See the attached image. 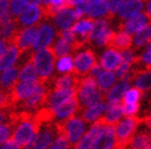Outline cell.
Listing matches in <instances>:
<instances>
[{"label": "cell", "instance_id": "cell-1", "mask_svg": "<svg viewBox=\"0 0 151 149\" xmlns=\"http://www.w3.org/2000/svg\"><path fill=\"white\" fill-rule=\"evenodd\" d=\"M41 121L33 115L24 114L15 123L12 138L24 148L28 144H35V139L40 128Z\"/></svg>", "mask_w": 151, "mask_h": 149}, {"label": "cell", "instance_id": "cell-2", "mask_svg": "<svg viewBox=\"0 0 151 149\" xmlns=\"http://www.w3.org/2000/svg\"><path fill=\"white\" fill-rule=\"evenodd\" d=\"M76 98L79 100L81 109L88 108L102 100L103 93L99 88L97 79L92 77L91 74H86V76L80 77L79 84L76 88Z\"/></svg>", "mask_w": 151, "mask_h": 149}, {"label": "cell", "instance_id": "cell-3", "mask_svg": "<svg viewBox=\"0 0 151 149\" xmlns=\"http://www.w3.org/2000/svg\"><path fill=\"white\" fill-rule=\"evenodd\" d=\"M32 59L36 66V70L38 72L40 79L49 81L53 76V72L55 70V62L58 59L52 47L36 50L32 55Z\"/></svg>", "mask_w": 151, "mask_h": 149}, {"label": "cell", "instance_id": "cell-4", "mask_svg": "<svg viewBox=\"0 0 151 149\" xmlns=\"http://www.w3.org/2000/svg\"><path fill=\"white\" fill-rule=\"evenodd\" d=\"M139 120L135 116H124L116 125L117 133V147L116 149H127L134 135L137 133Z\"/></svg>", "mask_w": 151, "mask_h": 149}, {"label": "cell", "instance_id": "cell-5", "mask_svg": "<svg viewBox=\"0 0 151 149\" xmlns=\"http://www.w3.org/2000/svg\"><path fill=\"white\" fill-rule=\"evenodd\" d=\"M59 123H60V130L64 132V135L69 139L71 145L76 144L87 131V125H86L87 122L84 120L82 116L75 115L70 117L69 120Z\"/></svg>", "mask_w": 151, "mask_h": 149}, {"label": "cell", "instance_id": "cell-6", "mask_svg": "<svg viewBox=\"0 0 151 149\" xmlns=\"http://www.w3.org/2000/svg\"><path fill=\"white\" fill-rule=\"evenodd\" d=\"M59 132H60L59 122L53 123L50 120L42 121L40 123V128H38V132H37L36 139H35L33 149H48Z\"/></svg>", "mask_w": 151, "mask_h": 149}, {"label": "cell", "instance_id": "cell-7", "mask_svg": "<svg viewBox=\"0 0 151 149\" xmlns=\"http://www.w3.org/2000/svg\"><path fill=\"white\" fill-rule=\"evenodd\" d=\"M116 147H117L116 125L106 123L102 121L92 149H116Z\"/></svg>", "mask_w": 151, "mask_h": 149}, {"label": "cell", "instance_id": "cell-8", "mask_svg": "<svg viewBox=\"0 0 151 149\" xmlns=\"http://www.w3.org/2000/svg\"><path fill=\"white\" fill-rule=\"evenodd\" d=\"M38 27H40V23L29 26V27L21 28L17 32V34L12 38V40L9 42V44H11V43L16 44V45L19 47V49L21 50V53L33 50L36 35H37V32H38Z\"/></svg>", "mask_w": 151, "mask_h": 149}, {"label": "cell", "instance_id": "cell-9", "mask_svg": "<svg viewBox=\"0 0 151 149\" xmlns=\"http://www.w3.org/2000/svg\"><path fill=\"white\" fill-rule=\"evenodd\" d=\"M96 64V55L91 49L81 50L74 56V72L79 77L86 76Z\"/></svg>", "mask_w": 151, "mask_h": 149}, {"label": "cell", "instance_id": "cell-10", "mask_svg": "<svg viewBox=\"0 0 151 149\" xmlns=\"http://www.w3.org/2000/svg\"><path fill=\"white\" fill-rule=\"evenodd\" d=\"M55 29L57 28L54 25H50L48 22H41L38 27V32H37V35H36L33 51L52 47L58 34Z\"/></svg>", "mask_w": 151, "mask_h": 149}, {"label": "cell", "instance_id": "cell-11", "mask_svg": "<svg viewBox=\"0 0 151 149\" xmlns=\"http://www.w3.org/2000/svg\"><path fill=\"white\" fill-rule=\"evenodd\" d=\"M80 109H81V106L79 104L78 98L74 96V98H70V99L65 100L64 103L59 104L57 108L52 110L53 118L57 120L58 122H64L66 120H69L70 117L76 115Z\"/></svg>", "mask_w": 151, "mask_h": 149}, {"label": "cell", "instance_id": "cell-12", "mask_svg": "<svg viewBox=\"0 0 151 149\" xmlns=\"http://www.w3.org/2000/svg\"><path fill=\"white\" fill-rule=\"evenodd\" d=\"M48 82L49 81H41V83H40L38 88L36 89V92L29 96L28 99H26L24 101L25 110H27V111L38 110L47 103V98H48V94H49Z\"/></svg>", "mask_w": 151, "mask_h": 149}, {"label": "cell", "instance_id": "cell-13", "mask_svg": "<svg viewBox=\"0 0 151 149\" xmlns=\"http://www.w3.org/2000/svg\"><path fill=\"white\" fill-rule=\"evenodd\" d=\"M43 20H44V16H43V10L41 5H27L25 7V10L22 11V13L20 15V17L17 18L21 28L38 25Z\"/></svg>", "mask_w": 151, "mask_h": 149}, {"label": "cell", "instance_id": "cell-14", "mask_svg": "<svg viewBox=\"0 0 151 149\" xmlns=\"http://www.w3.org/2000/svg\"><path fill=\"white\" fill-rule=\"evenodd\" d=\"M40 83H41V79H36V81H21L20 79L11 91L12 100L25 101L36 92V89L38 88Z\"/></svg>", "mask_w": 151, "mask_h": 149}, {"label": "cell", "instance_id": "cell-15", "mask_svg": "<svg viewBox=\"0 0 151 149\" xmlns=\"http://www.w3.org/2000/svg\"><path fill=\"white\" fill-rule=\"evenodd\" d=\"M52 20H53V25L55 26L58 31H64V29L73 28V26L78 21V16L74 7L68 6L64 7L63 10H60Z\"/></svg>", "mask_w": 151, "mask_h": 149}, {"label": "cell", "instance_id": "cell-16", "mask_svg": "<svg viewBox=\"0 0 151 149\" xmlns=\"http://www.w3.org/2000/svg\"><path fill=\"white\" fill-rule=\"evenodd\" d=\"M149 23H151V17L144 11V12L135 15V16H133L129 20L122 21V23H119L118 28L120 31H125L130 34H135L138 31H140L141 28H144Z\"/></svg>", "mask_w": 151, "mask_h": 149}, {"label": "cell", "instance_id": "cell-17", "mask_svg": "<svg viewBox=\"0 0 151 149\" xmlns=\"http://www.w3.org/2000/svg\"><path fill=\"white\" fill-rule=\"evenodd\" d=\"M107 106H108L107 101L101 100V101L93 104V105H91V106L82 109L81 116L84 117V120L87 123H95V122L102 121L106 111H107Z\"/></svg>", "mask_w": 151, "mask_h": 149}, {"label": "cell", "instance_id": "cell-18", "mask_svg": "<svg viewBox=\"0 0 151 149\" xmlns=\"http://www.w3.org/2000/svg\"><path fill=\"white\" fill-rule=\"evenodd\" d=\"M74 96H76V88H70V89L54 88L48 94L46 106L48 109H50V111H52L54 108H57L59 104L64 103L65 100L70 99V98H74Z\"/></svg>", "mask_w": 151, "mask_h": 149}, {"label": "cell", "instance_id": "cell-19", "mask_svg": "<svg viewBox=\"0 0 151 149\" xmlns=\"http://www.w3.org/2000/svg\"><path fill=\"white\" fill-rule=\"evenodd\" d=\"M102 67L104 70H109V71H116L117 67L122 62V54H120V50L113 48V47H108L100 56V61H99Z\"/></svg>", "mask_w": 151, "mask_h": 149}, {"label": "cell", "instance_id": "cell-20", "mask_svg": "<svg viewBox=\"0 0 151 149\" xmlns=\"http://www.w3.org/2000/svg\"><path fill=\"white\" fill-rule=\"evenodd\" d=\"M142 9H144V1L142 0H124L116 16L119 21H125L132 18L135 15L140 13Z\"/></svg>", "mask_w": 151, "mask_h": 149}, {"label": "cell", "instance_id": "cell-21", "mask_svg": "<svg viewBox=\"0 0 151 149\" xmlns=\"http://www.w3.org/2000/svg\"><path fill=\"white\" fill-rule=\"evenodd\" d=\"M132 87L130 81L120 79L104 94V100L107 103H122L127 91Z\"/></svg>", "mask_w": 151, "mask_h": 149}, {"label": "cell", "instance_id": "cell-22", "mask_svg": "<svg viewBox=\"0 0 151 149\" xmlns=\"http://www.w3.org/2000/svg\"><path fill=\"white\" fill-rule=\"evenodd\" d=\"M19 81H20V66L15 65L12 67L1 71L0 83H1L3 92H11Z\"/></svg>", "mask_w": 151, "mask_h": 149}, {"label": "cell", "instance_id": "cell-23", "mask_svg": "<svg viewBox=\"0 0 151 149\" xmlns=\"http://www.w3.org/2000/svg\"><path fill=\"white\" fill-rule=\"evenodd\" d=\"M102 121L95 122V123H90V127L87 128L86 133L81 137V139L74 145V149H92L95 144V139L96 136L99 133V130L101 127Z\"/></svg>", "mask_w": 151, "mask_h": 149}, {"label": "cell", "instance_id": "cell-24", "mask_svg": "<svg viewBox=\"0 0 151 149\" xmlns=\"http://www.w3.org/2000/svg\"><path fill=\"white\" fill-rule=\"evenodd\" d=\"M20 56H21V50L19 49V47L14 43L9 44V48H7L6 53L0 56V70L4 71L6 69L17 65Z\"/></svg>", "mask_w": 151, "mask_h": 149}, {"label": "cell", "instance_id": "cell-25", "mask_svg": "<svg viewBox=\"0 0 151 149\" xmlns=\"http://www.w3.org/2000/svg\"><path fill=\"white\" fill-rule=\"evenodd\" d=\"M107 111L102 118V121L106 123L117 125L122 118L125 116L124 114V104L123 103H107Z\"/></svg>", "mask_w": 151, "mask_h": 149}, {"label": "cell", "instance_id": "cell-26", "mask_svg": "<svg viewBox=\"0 0 151 149\" xmlns=\"http://www.w3.org/2000/svg\"><path fill=\"white\" fill-rule=\"evenodd\" d=\"M79 81H80V77L75 72L64 73L54 79V88H59V89L78 88Z\"/></svg>", "mask_w": 151, "mask_h": 149}, {"label": "cell", "instance_id": "cell-27", "mask_svg": "<svg viewBox=\"0 0 151 149\" xmlns=\"http://www.w3.org/2000/svg\"><path fill=\"white\" fill-rule=\"evenodd\" d=\"M96 79H97V84H99V88L101 89V92L103 94H106L113 86L117 83L118 77H117L114 71L103 70V72Z\"/></svg>", "mask_w": 151, "mask_h": 149}, {"label": "cell", "instance_id": "cell-28", "mask_svg": "<svg viewBox=\"0 0 151 149\" xmlns=\"http://www.w3.org/2000/svg\"><path fill=\"white\" fill-rule=\"evenodd\" d=\"M132 45H133V34L119 29V32L114 34V38H113L109 47H113L122 51L125 49H130Z\"/></svg>", "mask_w": 151, "mask_h": 149}, {"label": "cell", "instance_id": "cell-29", "mask_svg": "<svg viewBox=\"0 0 151 149\" xmlns=\"http://www.w3.org/2000/svg\"><path fill=\"white\" fill-rule=\"evenodd\" d=\"M20 79L21 81H36V79H40L38 72H37V70H36V66H35L32 56L29 57L28 60L24 61V64L20 66Z\"/></svg>", "mask_w": 151, "mask_h": 149}, {"label": "cell", "instance_id": "cell-30", "mask_svg": "<svg viewBox=\"0 0 151 149\" xmlns=\"http://www.w3.org/2000/svg\"><path fill=\"white\" fill-rule=\"evenodd\" d=\"M133 83L135 87H138L142 92L150 91L151 89V70L145 69L142 71L135 72L133 77Z\"/></svg>", "mask_w": 151, "mask_h": 149}, {"label": "cell", "instance_id": "cell-31", "mask_svg": "<svg viewBox=\"0 0 151 149\" xmlns=\"http://www.w3.org/2000/svg\"><path fill=\"white\" fill-rule=\"evenodd\" d=\"M151 39V23L146 25L135 34H133V47L137 49L145 48Z\"/></svg>", "mask_w": 151, "mask_h": 149}, {"label": "cell", "instance_id": "cell-32", "mask_svg": "<svg viewBox=\"0 0 151 149\" xmlns=\"http://www.w3.org/2000/svg\"><path fill=\"white\" fill-rule=\"evenodd\" d=\"M129 149H151V136L147 132H137L129 143Z\"/></svg>", "mask_w": 151, "mask_h": 149}, {"label": "cell", "instance_id": "cell-33", "mask_svg": "<svg viewBox=\"0 0 151 149\" xmlns=\"http://www.w3.org/2000/svg\"><path fill=\"white\" fill-rule=\"evenodd\" d=\"M52 49L54 51V54L57 55V57H60V56H64V55H69L71 51H75V48L73 44L68 43L66 40H64L62 37H59L57 34V38L54 40L52 45Z\"/></svg>", "mask_w": 151, "mask_h": 149}, {"label": "cell", "instance_id": "cell-34", "mask_svg": "<svg viewBox=\"0 0 151 149\" xmlns=\"http://www.w3.org/2000/svg\"><path fill=\"white\" fill-rule=\"evenodd\" d=\"M55 70L59 74L74 72V57L70 54L58 57L55 62Z\"/></svg>", "mask_w": 151, "mask_h": 149}, {"label": "cell", "instance_id": "cell-35", "mask_svg": "<svg viewBox=\"0 0 151 149\" xmlns=\"http://www.w3.org/2000/svg\"><path fill=\"white\" fill-rule=\"evenodd\" d=\"M141 93H142V91H140L138 87H135V86L130 87V88L127 91L125 95H124L123 103H124V104L139 103V100H140V98H141Z\"/></svg>", "mask_w": 151, "mask_h": 149}, {"label": "cell", "instance_id": "cell-36", "mask_svg": "<svg viewBox=\"0 0 151 149\" xmlns=\"http://www.w3.org/2000/svg\"><path fill=\"white\" fill-rule=\"evenodd\" d=\"M70 142L69 139L66 138V136L64 135V132L60 130V132L58 133V136L55 137V139L53 140V143L50 144V147L48 149H69L70 147Z\"/></svg>", "mask_w": 151, "mask_h": 149}, {"label": "cell", "instance_id": "cell-37", "mask_svg": "<svg viewBox=\"0 0 151 149\" xmlns=\"http://www.w3.org/2000/svg\"><path fill=\"white\" fill-rule=\"evenodd\" d=\"M15 125L11 122H1L0 125V142L4 143L6 140L12 138Z\"/></svg>", "mask_w": 151, "mask_h": 149}, {"label": "cell", "instance_id": "cell-38", "mask_svg": "<svg viewBox=\"0 0 151 149\" xmlns=\"http://www.w3.org/2000/svg\"><path fill=\"white\" fill-rule=\"evenodd\" d=\"M27 6L26 0H11L10 4V13L12 15L14 18H19L22 11L25 10V7Z\"/></svg>", "mask_w": 151, "mask_h": 149}, {"label": "cell", "instance_id": "cell-39", "mask_svg": "<svg viewBox=\"0 0 151 149\" xmlns=\"http://www.w3.org/2000/svg\"><path fill=\"white\" fill-rule=\"evenodd\" d=\"M132 64H129V62H127V61H123L122 60V62H120V65L117 67V70L114 71L116 72V74H117V77L119 78V79H123L128 73H130L133 70H132Z\"/></svg>", "mask_w": 151, "mask_h": 149}, {"label": "cell", "instance_id": "cell-40", "mask_svg": "<svg viewBox=\"0 0 151 149\" xmlns=\"http://www.w3.org/2000/svg\"><path fill=\"white\" fill-rule=\"evenodd\" d=\"M120 54H122V60L123 61H127V62H129L132 65L138 64V61H139V56H137L135 51L132 50V49L122 50V51H120Z\"/></svg>", "mask_w": 151, "mask_h": 149}, {"label": "cell", "instance_id": "cell-41", "mask_svg": "<svg viewBox=\"0 0 151 149\" xmlns=\"http://www.w3.org/2000/svg\"><path fill=\"white\" fill-rule=\"evenodd\" d=\"M144 67L151 69V49H145V51L139 56V61Z\"/></svg>", "mask_w": 151, "mask_h": 149}, {"label": "cell", "instance_id": "cell-42", "mask_svg": "<svg viewBox=\"0 0 151 149\" xmlns=\"http://www.w3.org/2000/svg\"><path fill=\"white\" fill-rule=\"evenodd\" d=\"M138 113H139V103L124 104V114H125V116H135Z\"/></svg>", "mask_w": 151, "mask_h": 149}, {"label": "cell", "instance_id": "cell-43", "mask_svg": "<svg viewBox=\"0 0 151 149\" xmlns=\"http://www.w3.org/2000/svg\"><path fill=\"white\" fill-rule=\"evenodd\" d=\"M0 149H24V148H22L14 138H10L9 140L1 143V148Z\"/></svg>", "mask_w": 151, "mask_h": 149}, {"label": "cell", "instance_id": "cell-44", "mask_svg": "<svg viewBox=\"0 0 151 149\" xmlns=\"http://www.w3.org/2000/svg\"><path fill=\"white\" fill-rule=\"evenodd\" d=\"M124 0H108V4H109V9H111V12L114 15H117L118 10L120 9V5L123 4Z\"/></svg>", "mask_w": 151, "mask_h": 149}, {"label": "cell", "instance_id": "cell-45", "mask_svg": "<svg viewBox=\"0 0 151 149\" xmlns=\"http://www.w3.org/2000/svg\"><path fill=\"white\" fill-rule=\"evenodd\" d=\"M0 9H1V17L10 12V0H0Z\"/></svg>", "mask_w": 151, "mask_h": 149}, {"label": "cell", "instance_id": "cell-46", "mask_svg": "<svg viewBox=\"0 0 151 149\" xmlns=\"http://www.w3.org/2000/svg\"><path fill=\"white\" fill-rule=\"evenodd\" d=\"M103 67H102V65L100 64V62H97L95 66H93V67L91 69V70H90V72H88V74H91V76L92 77H95V78H97V77H99L100 76V74L103 72Z\"/></svg>", "mask_w": 151, "mask_h": 149}, {"label": "cell", "instance_id": "cell-47", "mask_svg": "<svg viewBox=\"0 0 151 149\" xmlns=\"http://www.w3.org/2000/svg\"><path fill=\"white\" fill-rule=\"evenodd\" d=\"M144 123L147 126V128H149V130H151V113L144 118Z\"/></svg>", "mask_w": 151, "mask_h": 149}, {"label": "cell", "instance_id": "cell-48", "mask_svg": "<svg viewBox=\"0 0 151 149\" xmlns=\"http://www.w3.org/2000/svg\"><path fill=\"white\" fill-rule=\"evenodd\" d=\"M145 12L149 15V16L151 17V0H149V1L146 3V6H145Z\"/></svg>", "mask_w": 151, "mask_h": 149}, {"label": "cell", "instance_id": "cell-49", "mask_svg": "<svg viewBox=\"0 0 151 149\" xmlns=\"http://www.w3.org/2000/svg\"><path fill=\"white\" fill-rule=\"evenodd\" d=\"M42 0H26L27 5H41Z\"/></svg>", "mask_w": 151, "mask_h": 149}, {"label": "cell", "instance_id": "cell-50", "mask_svg": "<svg viewBox=\"0 0 151 149\" xmlns=\"http://www.w3.org/2000/svg\"><path fill=\"white\" fill-rule=\"evenodd\" d=\"M50 1H52V0H42V1H41V5H42V6L49 5V4H50Z\"/></svg>", "mask_w": 151, "mask_h": 149}, {"label": "cell", "instance_id": "cell-51", "mask_svg": "<svg viewBox=\"0 0 151 149\" xmlns=\"http://www.w3.org/2000/svg\"><path fill=\"white\" fill-rule=\"evenodd\" d=\"M145 48H146V49H151V39H150V42L147 43V45H146Z\"/></svg>", "mask_w": 151, "mask_h": 149}, {"label": "cell", "instance_id": "cell-52", "mask_svg": "<svg viewBox=\"0 0 151 149\" xmlns=\"http://www.w3.org/2000/svg\"><path fill=\"white\" fill-rule=\"evenodd\" d=\"M142 1H149V0H142Z\"/></svg>", "mask_w": 151, "mask_h": 149}, {"label": "cell", "instance_id": "cell-53", "mask_svg": "<svg viewBox=\"0 0 151 149\" xmlns=\"http://www.w3.org/2000/svg\"><path fill=\"white\" fill-rule=\"evenodd\" d=\"M150 70H151V69H150Z\"/></svg>", "mask_w": 151, "mask_h": 149}]
</instances>
